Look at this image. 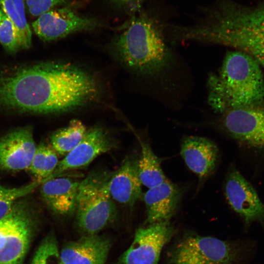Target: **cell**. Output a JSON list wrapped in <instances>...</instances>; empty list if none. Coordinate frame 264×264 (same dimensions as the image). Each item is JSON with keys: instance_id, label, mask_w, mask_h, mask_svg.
Segmentation results:
<instances>
[{"instance_id": "cell-1", "label": "cell", "mask_w": 264, "mask_h": 264, "mask_svg": "<svg viewBox=\"0 0 264 264\" xmlns=\"http://www.w3.org/2000/svg\"><path fill=\"white\" fill-rule=\"evenodd\" d=\"M96 80L67 63L49 62L0 74V109L34 113L63 112L93 101Z\"/></svg>"}, {"instance_id": "cell-2", "label": "cell", "mask_w": 264, "mask_h": 264, "mask_svg": "<svg viewBox=\"0 0 264 264\" xmlns=\"http://www.w3.org/2000/svg\"><path fill=\"white\" fill-rule=\"evenodd\" d=\"M208 103L216 112L260 104L264 101V79L259 64L243 52H227L217 73L208 81Z\"/></svg>"}, {"instance_id": "cell-3", "label": "cell", "mask_w": 264, "mask_h": 264, "mask_svg": "<svg viewBox=\"0 0 264 264\" xmlns=\"http://www.w3.org/2000/svg\"><path fill=\"white\" fill-rule=\"evenodd\" d=\"M189 35L193 41L234 47L264 67V3L229 5L212 22L191 28Z\"/></svg>"}, {"instance_id": "cell-4", "label": "cell", "mask_w": 264, "mask_h": 264, "mask_svg": "<svg viewBox=\"0 0 264 264\" xmlns=\"http://www.w3.org/2000/svg\"><path fill=\"white\" fill-rule=\"evenodd\" d=\"M111 47L123 64L141 75L157 77L172 65V53L160 30L144 18L132 21Z\"/></svg>"}, {"instance_id": "cell-5", "label": "cell", "mask_w": 264, "mask_h": 264, "mask_svg": "<svg viewBox=\"0 0 264 264\" xmlns=\"http://www.w3.org/2000/svg\"><path fill=\"white\" fill-rule=\"evenodd\" d=\"M220 114L219 127L239 145L252 176H264V107L234 108Z\"/></svg>"}, {"instance_id": "cell-6", "label": "cell", "mask_w": 264, "mask_h": 264, "mask_svg": "<svg viewBox=\"0 0 264 264\" xmlns=\"http://www.w3.org/2000/svg\"><path fill=\"white\" fill-rule=\"evenodd\" d=\"M112 173L94 170L80 183L76 221L79 227L88 234H96L116 217V207L109 190Z\"/></svg>"}, {"instance_id": "cell-7", "label": "cell", "mask_w": 264, "mask_h": 264, "mask_svg": "<svg viewBox=\"0 0 264 264\" xmlns=\"http://www.w3.org/2000/svg\"><path fill=\"white\" fill-rule=\"evenodd\" d=\"M238 245L207 236L191 235L181 240L170 256L169 264H237L245 250Z\"/></svg>"}, {"instance_id": "cell-8", "label": "cell", "mask_w": 264, "mask_h": 264, "mask_svg": "<svg viewBox=\"0 0 264 264\" xmlns=\"http://www.w3.org/2000/svg\"><path fill=\"white\" fill-rule=\"evenodd\" d=\"M34 218L27 204L18 200L0 220V264H22L28 250Z\"/></svg>"}, {"instance_id": "cell-9", "label": "cell", "mask_w": 264, "mask_h": 264, "mask_svg": "<svg viewBox=\"0 0 264 264\" xmlns=\"http://www.w3.org/2000/svg\"><path fill=\"white\" fill-rule=\"evenodd\" d=\"M224 193L228 203L246 227L258 223L264 227V202L252 183L234 166L227 173Z\"/></svg>"}, {"instance_id": "cell-10", "label": "cell", "mask_w": 264, "mask_h": 264, "mask_svg": "<svg viewBox=\"0 0 264 264\" xmlns=\"http://www.w3.org/2000/svg\"><path fill=\"white\" fill-rule=\"evenodd\" d=\"M172 234L168 221L155 222L139 228L118 264H158L161 250Z\"/></svg>"}, {"instance_id": "cell-11", "label": "cell", "mask_w": 264, "mask_h": 264, "mask_svg": "<svg viewBox=\"0 0 264 264\" xmlns=\"http://www.w3.org/2000/svg\"><path fill=\"white\" fill-rule=\"evenodd\" d=\"M116 147V143L109 132L100 127L87 130L82 141L67 154L59 163L46 181L67 171L86 167L98 155Z\"/></svg>"}, {"instance_id": "cell-12", "label": "cell", "mask_w": 264, "mask_h": 264, "mask_svg": "<svg viewBox=\"0 0 264 264\" xmlns=\"http://www.w3.org/2000/svg\"><path fill=\"white\" fill-rule=\"evenodd\" d=\"M36 147L31 127L18 128L0 137V169H28Z\"/></svg>"}, {"instance_id": "cell-13", "label": "cell", "mask_w": 264, "mask_h": 264, "mask_svg": "<svg viewBox=\"0 0 264 264\" xmlns=\"http://www.w3.org/2000/svg\"><path fill=\"white\" fill-rule=\"evenodd\" d=\"M96 25L91 19L76 15L67 8L52 9L40 15L32 24L36 35L44 41L64 37L76 31Z\"/></svg>"}, {"instance_id": "cell-14", "label": "cell", "mask_w": 264, "mask_h": 264, "mask_svg": "<svg viewBox=\"0 0 264 264\" xmlns=\"http://www.w3.org/2000/svg\"><path fill=\"white\" fill-rule=\"evenodd\" d=\"M110 243L104 237L88 234L65 245L60 252L63 264H105Z\"/></svg>"}, {"instance_id": "cell-15", "label": "cell", "mask_w": 264, "mask_h": 264, "mask_svg": "<svg viewBox=\"0 0 264 264\" xmlns=\"http://www.w3.org/2000/svg\"><path fill=\"white\" fill-rule=\"evenodd\" d=\"M144 196L149 224L167 222L174 214L182 196V190L166 179L148 188Z\"/></svg>"}, {"instance_id": "cell-16", "label": "cell", "mask_w": 264, "mask_h": 264, "mask_svg": "<svg viewBox=\"0 0 264 264\" xmlns=\"http://www.w3.org/2000/svg\"><path fill=\"white\" fill-rule=\"evenodd\" d=\"M180 154L189 169L200 178H205L214 171L219 154L213 142L195 136H187L183 140Z\"/></svg>"}, {"instance_id": "cell-17", "label": "cell", "mask_w": 264, "mask_h": 264, "mask_svg": "<svg viewBox=\"0 0 264 264\" xmlns=\"http://www.w3.org/2000/svg\"><path fill=\"white\" fill-rule=\"evenodd\" d=\"M137 160L126 157L112 174L109 183V190L113 200L124 205L132 206L141 194L142 183L139 178Z\"/></svg>"}, {"instance_id": "cell-18", "label": "cell", "mask_w": 264, "mask_h": 264, "mask_svg": "<svg viewBox=\"0 0 264 264\" xmlns=\"http://www.w3.org/2000/svg\"><path fill=\"white\" fill-rule=\"evenodd\" d=\"M80 183L71 178L57 177L41 185V194L53 212L62 216L68 215L76 210Z\"/></svg>"}, {"instance_id": "cell-19", "label": "cell", "mask_w": 264, "mask_h": 264, "mask_svg": "<svg viewBox=\"0 0 264 264\" xmlns=\"http://www.w3.org/2000/svg\"><path fill=\"white\" fill-rule=\"evenodd\" d=\"M141 154L137 160L139 178L142 184L148 188L165 181L167 179L161 168L159 159L150 145L140 140Z\"/></svg>"}, {"instance_id": "cell-20", "label": "cell", "mask_w": 264, "mask_h": 264, "mask_svg": "<svg viewBox=\"0 0 264 264\" xmlns=\"http://www.w3.org/2000/svg\"><path fill=\"white\" fill-rule=\"evenodd\" d=\"M0 6L14 25L20 48H29L32 33L26 19L24 0H0Z\"/></svg>"}, {"instance_id": "cell-21", "label": "cell", "mask_w": 264, "mask_h": 264, "mask_svg": "<svg viewBox=\"0 0 264 264\" xmlns=\"http://www.w3.org/2000/svg\"><path fill=\"white\" fill-rule=\"evenodd\" d=\"M87 132L81 121L72 120L66 127L52 134L51 146L58 154L66 156L82 141Z\"/></svg>"}, {"instance_id": "cell-22", "label": "cell", "mask_w": 264, "mask_h": 264, "mask_svg": "<svg viewBox=\"0 0 264 264\" xmlns=\"http://www.w3.org/2000/svg\"><path fill=\"white\" fill-rule=\"evenodd\" d=\"M58 154L51 146L42 143L37 146L28 170L43 182L53 174L58 163Z\"/></svg>"}, {"instance_id": "cell-23", "label": "cell", "mask_w": 264, "mask_h": 264, "mask_svg": "<svg viewBox=\"0 0 264 264\" xmlns=\"http://www.w3.org/2000/svg\"><path fill=\"white\" fill-rule=\"evenodd\" d=\"M43 182L36 179L26 185L14 188L0 185V220L10 212L17 201L32 192Z\"/></svg>"}, {"instance_id": "cell-24", "label": "cell", "mask_w": 264, "mask_h": 264, "mask_svg": "<svg viewBox=\"0 0 264 264\" xmlns=\"http://www.w3.org/2000/svg\"><path fill=\"white\" fill-rule=\"evenodd\" d=\"M60 252L55 237L50 234L42 242L31 264H61Z\"/></svg>"}, {"instance_id": "cell-25", "label": "cell", "mask_w": 264, "mask_h": 264, "mask_svg": "<svg viewBox=\"0 0 264 264\" xmlns=\"http://www.w3.org/2000/svg\"><path fill=\"white\" fill-rule=\"evenodd\" d=\"M0 43L9 52L20 48L14 25L5 15L0 23Z\"/></svg>"}, {"instance_id": "cell-26", "label": "cell", "mask_w": 264, "mask_h": 264, "mask_svg": "<svg viewBox=\"0 0 264 264\" xmlns=\"http://www.w3.org/2000/svg\"><path fill=\"white\" fill-rule=\"evenodd\" d=\"M25 8L33 17H39L52 10L55 6L63 4L67 0H23Z\"/></svg>"}, {"instance_id": "cell-27", "label": "cell", "mask_w": 264, "mask_h": 264, "mask_svg": "<svg viewBox=\"0 0 264 264\" xmlns=\"http://www.w3.org/2000/svg\"><path fill=\"white\" fill-rule=\"evenodd\" d=\"M120 4L125 5L131 7L137 6L142 0H113Z\"/></svg>"}, {"instance_id": "cell-28", "label": "cell", "mask_w": 264, "mask_h": 264, "mask_svg": "<svg viewBox=\"0 0 264 264\" xmlns=\"http://www.w3.org/2000/svg\"><path fill=\"white\" fill-rule=\"evenodd\" d=\"M4 16H5V14L4 13L3 11L1 9H0V23L2 21Z\"/></svg>"}, {"instance_id": "cell-29", "label": "cell", "mask_w": 264, "mask_h": 264, "mask_svg": "<svg viewBox=\"0 0 264 264\" xmlns=\"http://www.w3.org/2000/svg\"><path fill=\"white\" fill-rule=\"evenodd\" d=\"M61 264H63L61 263Z\"/></svg>"}]
</instances>
